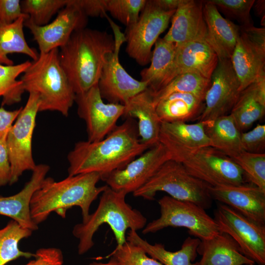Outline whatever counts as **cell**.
<instances>
[{"label":"cell","mask_w":265,"mask_h":265,"mask_svg":"<svg viewBox=\"0 0 265 265\" xmlns=\"http://www.w3.org/2000/svg\"><path fill=\"white\" fill-rule=\"evenodd\" d=\"M22 107L9 111L0 107V138L8 134L9 131L19 114Z\"/></svg>","instance_id":"obj_45"},{"label":"cell","mask_w":265,"mask_h":265,"mask_svg":"<svg viewBox=\"0 0 265 265\" xmlns=\"http://www.w3.org/2000/svg\"><path fill=\"white\" fill-rule=\"evenodd\" d=\"M175 11L164 10L153 0H146L137 21L127 27L126 51L139 65L144 66L150 62L152 48L168 27Z\"/></svg>","instance_id":"obj_11"},{"label":"cell","mask_w":265,"mask_h":265,"mask_svg":"<svg viewBox=\"0 0 265 265\" xmlns=\"http://www.w3.org/2000/svg\"><path fill=\"white\" fill-rule=\"evenodd\" d=\"M21 17L28 18L22 10L19 0H0V24H10Z\"/></svg>","instance_id":"obj_42"},{"label":"cell","mask_w":265,"mask_h":265,"mask_svg":"<svg viewBox=\"0 0 265 265\" xmlns=\"http://www.w3.org/2000/svg\"><path fill=\"white\" fill-rule=\"evenodd\" d=\"M161 143L170 152L171 159L182 163L190 175L210 186H237L246 182L240 167L230 157L212 146L189 149Z\"/></svg>","instance_id":"obj_6"},{"label":"cell","mask_w":265,"mask_h":265,"mask_svg":"<svg viewBox=\"0 0 265 265\" xmlns=\"http://www.w3.org/2000/svg\"><path fill=\"white\" fill-rule=\"evenodd\" d=\"M255 265V264H251V265Z\"/></svg>","instance_id":"obj_48"},{"label":"cell","mask_w":265,"mask_h":265,"mask_svg":"<svg viewBox=\"0 0 265 265\" xmlns=\"http://www.w3.org/2000/svg\"><path fill=\"white\" fill-rule=\"evenodd\" d=\"M204 101L194 94L176 92L159 101L155 106L161 122H186L197 120L204 109Z\"/></svg>","instance_id":"obj_27"},{"label":"cell","mask_w":265,"mask_h":265,"mask_svg":"<svg viewBox=\"0 0 265 265\" xmlns=\"http://www.w3.org/2000/svg\"><path fill=\"white\" fill-rule=\"evenodd\" d=\"M265 112V75L242 91L230 114L240 132L262 118Z\"/></svg>","instance_id":"obj_25"},{"label":"cell","mask_w":265,"mask_h":265,"mask_svg":"<svg viewBox=\"0 0 265 265\" xmlns=\"http://www.w3.org/2000/svg\"><path fill=\"white\" fill-rule=\"evenodd\" d=\"M197 253L202 257L198 265H246L255 263L241 252L228 235L219 233L211 238L201 240Z\"/></svg>","instance_id":"obj_24"},{"label":"cell","mask_w":265,"mask_h":265,"mask_svg":"<svg viewBox=\"0 0 265 265\" xmlns=\"http://www.w3.org/2000/svg\"><path fill=\"white\" fill-rule=\"evenodd\" d=\"M184 0H153L160 8L166 10H176Z\"/></svg>","instance_id":"obj_46"},{"label":"cell","mask_w":265,"mask_h":265,"mask_svg":"<svg viewBox=\"0 0 265 265\" xmlns=\"http://www.w3.org/2000/svg\"><path fill=\"white\" fill-rule=\"evenodd\" d=\"M0 97H1V96H0Z\"/></svg>","instance_id":"obj_49"},{"label":"cell","mask_w":265,"mask_h":265,"mask_svg":"<svg viewBox=\"0 0 265 265\" xmlns=\"http://www.w3.org/2000/svg\"><path fill=\"white\" fill-rule=\"evenodd\" d=\"M32 232L13 220L0 229V265H5L20 257H35V253L25 252L19 248L20 241L30 236Z\"/></svg>","instance_id":"obj_32"},{"label":"cell","mask_w":265,"mask_h":265,"mask_svg":"<svg viewBox=\"0 0 265 265\" xmlns=\"http://www.w3.org/2000/svg\"><path fill=\"white\" fill-rule=\"evenodd\" d=\"M146 0H106V11L129 27L138 20Z\"/></svg>","instance_id":"obj_37"},{"label":"cell","mask_w":265,"mask_h":265,"mask_svg":"<svg viewBox=\"0 0 265 265\" xmlns=\"http://www.w3.org/2000/svg\"><path fill=\"white\" fill-rule=\"evenodd\" d=\"M242 150L254 154H264L265 150V125H257L252 130L240 133Z\"/></svg>","instance_id":"obj_40"},{"label":"cell","mask_w":265,"mask_h":265,"mask_svg":"<svg viewBox=\"0 0 265 265\" xmlns=\"http://www.w3.org/2000/svg\"><path fill=\"white\" fill-rule=\"evenodd\" d=\"M149 148L140 142L134 120L127 118L101 140L76 143L67 156L68 175L96 172L101 177L123 168Z\"/></svg>","instance_id":"obj_1"},{"label":"cell","mask_w":265,"mask_h":265,"mask_svg":"<svg viewBox=\"0 0 265 265\" xmlns=\"http://www.w3.org/2000/svg\"><path fill=\"white\" fill-rule=\"evenodd\" d=\"M87 16H106V0H74Z\"/></svg>","instance_id":"obj_43"},{"label":"cell","mask_w":265,"mask_h":265,"mask_svg":"<svg viewBox=\"0 0 265 265\" xmlns=\"http://www.w3.org/2000/svg\"><path fill=\"white\" fill-rule=\"evenodd\" d=\"M230 60L240 92L265 75V28L240 26Z\"/></svg>","instance_id":"obj_13"},{"label":"cell","mask_w":265,"mask_h":265,"mask_svg":"<svg viewBox=\"0 0 265 265\" xmlns=\"http://www.w3.org/2000/svg\"><path fill=\"white\" fill-rule=\"evenodd\" d=\"M98 206L87 220L75 225L72 230L79 239L78 252L83 255L94 245L93 236L99 227L107 224L112 231L117 246L127 241L128 229L137 231L146 225V217L126 201L127 194L114 190L107 186L101 193Z\"/></svg>","instance_id":"obj_4"},{"label":"cell","mask_w":265,"mask_h":265,"mask_svg":"<svg viewBox=\"0 0 265 265\" xmlns=\"http://www.w3.org/2000/svg\"><path fill=\"white\" fill-rule=\"evenodd\" d=\"M210 85L211 80L193 72H185L175 77L159 91L152 93L149 90L155 106L161 100L176 92L190 93L205 99Z\"/></svg>","instance_id":"obj_33"},{"label":"cell","mask_w":265,"mask_h":265,"mask_svg":"<svg viewBox=\"0 0 265 265\" xmlns=\"http://www.w3.org/2000/svg\"><path fill=\"white\" fill-rule=\"evenodd\" d=\"M114 36L88 28L75 31L59 50V59L76 94L98 83L108 55L114 51Z\"/></svg>","instance_id":"obj_2"},{"label":"cell","mask_w":265,"mask_h":265,"mask_svg":"<svg viewBox=\"0 0 265 265\" xmlns=\"http://www.w3.org/2000/svg\"><path fill=\"white\" fill-rule=\"evenodd\" d=\"M28 18L21 17L8 24H0V64L11 65L12 60L8 57L11 53H21L36 60L39 53L29 47L24 32V23Z\"/></svg>","instance_id":"obj_31"},{"label":"cell","mask_w":265,"mask_h":265,"mask_svg":"<svg viewBox=\"0 0 265 265\" xmlns=\"http://www.w3.org/2000/svg\"><path fill=\"white\" fill-rule=\"evenodd\" d=\"M209 186L190 175L182 163L170 159L133 195L152 200L157 192L163 191L174 199L191 202L206 209L211 207L212 201Z\"/></svg>","instance_id":"obj_7"},{"label":"cell","mask_w":265,"mask_h":265,"mask_svg":"<svg viewBox=\"0 0 265 265\" xmlns=\"http://www.w3.org/2000/svg\"><path fill=\"white\" fill-rule=\"evenodd\" d=\"M203 5V1L184 0L173 15L171 26L163 38L176 47L193 40H206Z\"/></svg>","instance_id":"obj_20"},{"label":"cell","mask_w":265,"mask_h":265,"mask_svg":"<svg viewBox=\"0 0 265 265\" xmlns=\"http://www.w3.org/2000/svg\"><path fill=\"white\" fill-rule=\"evenodd\" d=\"M109 256L118 265H162L149 257L142 248L128 241L121 246H116Z\"/></svg>","instance_id":"obj_38"},{"label":"cell","mask_w":265,"mask_h":265,"mask_svg":"<svg viewBox=\"0 0 265 265\" xmlns=\"http://www.w3.org/2000/svg\"><path fill=\"white\" fill-rule=\"evenodd\" d=\"M68 0H24L21 1L23 13L34 24L42 26L50 23L53 16L64 8Z\"/></svg>","instance_id":"obj_35"},{"label":"cell","mask_w":265,"mask_h":265,"mask_svg":"<svg viewBox=\"0 0 265 265\" xmlns=\"http://www.w3.org/2000/svg\"><path fill=\"white\" fill-rule=\"evenodd\" d=\"M87 18L74 0H68L67 5L52 22L39 26L27 19L24 26L32 34L38 44L39 53L43 54L64 46L75 31L86 27Z\"/></svg>","instance_id":"obj_16"},{"label":"cell","mask_w":265,"mask_h":265,"mask_svg":"<svg viewBox=\"0 0 265 265\" xmlns=\"http://www.w3.org/2000/svg\"><path fill=\"white\" fill-rule=\"evenodd\" d=\"M88 265H118L116 262L112 258L107 263H93Z\"/></svg>","instance_id":"obj_47"},{"label":"cell","mask_w":265,"mask_h":265,"mask_svg":"<svg viewBox=\"0 0 265 265\" xmlns=\"http://www.w3.org/2000/svg\"><path fill=\"white\" fill-rule=\"evenodd\" d=\"M40 100L35 92L29 93L26 105L22 108L9 131L6 145L11 165L9 185L16 183L26 171H32L36 165L32 153V139Z\"/></svg>","instance_id":"obj_9"},{"label":"cell","mask_w":265,"mask_h":265,"mask_svg":"<svg viewBox=\"0 0 265 265\" xmlns=\"http://www.w3.org/2000/svg\"><path fill=\"white\" fill-rule=\"evenodd\" d=\"M240 92L239 83L230 59L218 60L198 122L210 121L229 114Z\"/></svg>","instance_id":"obj_17"},{"label":"cell","mask_w":265,"mask_h":265,"mask_svg":"<svg viewBox=\"0 0 265 265\" xmlns=\"http://www.w3.org/2000/svg\"><path fill=\"white\" fill-rule=\"evenodd\" d=\"M100 180L101 175L96 172L68 175L58 182L51 177L45 178L30 202L32 221L38 225L53 212L64 218L67 210L78 206L81 211L82 222L85 221L92 203L107 186H97Z\"/></svg>","instance_id":"obj_3"},{"label":"cell","mask_w":265,"mask_h":265,"mask_svg":"<svg viewBox=\"0 0 265 265\" xmlns=\"http://www.w3.org/2000/svg\"><path fill=\"white\" fill-rule=\"evenodd\" d=\"M113 29L115 47L103 68L98 85L102 98L109 103L126 105L132 97L148 88L146 82L134 79L120 63L119 52L124 42L125 35L110 20Z\"/></svg>","instance_id":"obj_12"},{"label":"cell","mask_w":265,"mask_h":265,"mask_svg":"<svg viewBox=\"0 0 265 265\" xmlns=\"http://www.w3.org/2000/svg\"><path fill=\"white\" fill-rule=\"evenodd\" d=\"M218 61L216 53L205 39L193 40L176 47L167 84L185 72H193L211 80Z\"/></svg>","instance_id":"obj_19"},{"label":"cell","mask_w":265,"mask_h":265,"mask_svg":"<svg viewBox=\"0 0 265 265\" xmlns=\"http://www.w3.org/2000/svg\"><path fill=\"white\" fill-rule=\"evenodd\" d=\"M27 60L16 65L0 64V95L2 106H10L20 102L25 92L22 81L17 80L31 64Z\"/></svg>","instance_id":"obj_34"},{"label":"cell","mask_w":265,"mask_h":265,"mask_svg":"<svg viewBox=\"0 0 265 265\" xmlns=\"http://www.w3.org/2000/svg\"><path fill=\"white\" fill-rule=\"evenodd\" d=\"M75 102L79 117L86 123L87 141L91 142L101 140L111 132L125 110L123 105L105 103L98 83L84 93L76 94Z\"/></svg>","instance_id":"obj_15"},{"label":"cell","mask_w":265,"mask_h":265,"mask_svg":"<svg viewBox=\"0 0 265 265\" xmlns=\"http://www.w3.org/2000/svg\"><path fill=\"white\" fill-rule=\"evenodd\" d=\"M59 49L40 54L20 78L25 91L39 95V112L56 111L67 117L76 94L62 69Z\"/></svg>","instance_id":"obj_5"},{"label":"cell","mask_w":265,"mask_h":265,"mask_svg":"<svg viewBox=\"0 0 265 265\" xmlns=\"http://www.w3.org/2000/svg\"><path fill=\"white\" fill-rule=\"evenodd\" d=\"M172 159L161 142L145 151L121 169L102 176L101 180L111 189L133 193L143 186L166 161Z\"/></svg>","instance_id":"obj_14"},{"label":"cell","mask_w":265,"mask_h":265,"mask_svg":"<svg viewBox=\"0 0 265 265\" xmlns=\"http://www.w3.org/2000/svg\"><path fill=\"white\" fill-rule=\"evenodd\" d=\"M34 259L24 265H62V251L56 247L41 248L35 252Z\"/></svg>","instance_id":"obj_41"},{"label":"cell","mask_w":265,"mask_h":265,"mask_svg":"<svg viewBox=\"0 0 265 265\" xmlns=\"http://www.w3.org/2000/svg\"><path fill=\"white\" fill-rule=\"evenodd\" d=\"M203 123L210 146L231 158L243 151L240 142L241 132L230 114Z\"/></svg>","instance_id":"obj_29"},{"label":"cell","mask_w":265,"mask_h":265,"mask_svg":"<svg viewBox=\"0 0 265 265\" xmlns=\"http://www.w3.org/2000/svg\"><path fill=\"white\" fill-rule=\"evenodd\" d=\"M203 2L206 41L216 53L218 60L230 59L239 34L240 26L224 18L212 4L207 0Z\"/></svg>","instance_id":"obj_22"},{"label":"cell","mask_w":265,"mask_h":265,"mask_svg":"<svg viewBox=\"0 0 265 265\" xmlns=\"http://www.w3.org/2000/svg\"><path fill=\"white\" fill-rule=\"evenodd\" d=\"M160 216L145 225L143 234L157 232L165 228L183 227L201 240L212 238L219 233L213 218L205 209L191 202L179 200L168 195L158 201Z\"/></svg>","instance_id":"obj_8"},{"label":"cell","mask_w":265,"mask_h":265,"mask_svg":"<svg viewBox=\"0 0 265 265\" xmlns=\"http://www.w3.org/2000/svg\"><path fill=\"white\" fill-rule=\"evenodd\" d=\"M126 238L127 241L142 248L148 255L162 265H198V262L193 263L197 257V248L201 241L198 238L187 237L181 248L174 252L166 250L160 243L150 244L135 231L129 230Z\"/></svg>","instance_id":"obj_26"},{"label":"cell","mask_w":265,"mask_h":265,"mask_svg":"<svg viewBox=\"0 0 265 265\" xmlns=\"http://www.w3.org/2000/svg\"><path fill=\"white\" fill-rule=\"evenodd\" d=\"M151 64L140 73L141 81L147 83L148 89L156 92L167 83V80L175 55L176 46L163 38H159L155 44Z\"/></svg>","instance_id":"obj_28"},{"label":"cell","mask_w":265,"mask_h":265,"mask_svg":"<svg viewBox=\"0 0 265 265\" xmlns=\"http://www.w3.org/2000/svg\"><path fill=\"white\" fill-rule=\"evenodd\" d=\"M231 159L240 167L246 179L265 191V153L242 151Z\"/></svg>","instance_id":"obj_36"},{"label":"cell","mask_w":265,"mask_h":265,"mask_svg":"<svg viewBox=\"0 0 265 265\" xmlns=\"http://www.w3.org/2000/svg\"><path fill=\"white\" fill-rule=\"evenodd\" d=\"M159 142L189 149L210 146L203 122L195 124L185 122H161Z\"/></svg>","instance_id":"obj_30"},{"label":"cell","mask_w":265,"mask_h":265,"mask_svg":"<svg viewBox=\"0 0 265 265\" xmlns=\"http://www.w3.org/2000/svg\"><path fill=\"white\" fill-rule=\"evenodd\" d=\"M214 215L220 233L230 236L243 254L255 264L265 265V224L222 203L218 205Z\"/></svg>","instance_id":"obj_10"},{"label":"cell","mask_w":265,"mask_h":265,"mask_svg":"<svg viewBox=\"0 0 265 265\" xmlns=\"http://www.w3.org/2000/svg\"><path fill=\"white\" fill-rule=\"evenodd\" d=\"M212 199L265 224V191L253 184L209 186Z\"/></svg>","instance_id":"obj_18"},{"label":"cell","mask_w":265,"mask_h":265,"mask_svg":"<svg viewBox=\"0 0 265 265\" xmlns=\"http://www.w3.org/2000/svg\"><path fill=\"white\" fill-rule=\"evenodd\" d=\"M219 10L240 22L243 26L253 25L250 11L254 0H209Z\"/></svg>","instance_id":"obj_39"},{"label":"cell","mask_w":265,"mask_h":265,"mask_svg":"<svg viewBox=\"0 0 265 265\" xmlns=\"http://www.w3.org/2000/svg\"><path fill=\"white\" fill-rule=\"evenodd\" d=\"M6 136L0 138V186L9 184L11 165L6 145Z\"/></svg>","instance_id":"obj_44"},{"label":"cell","mask_w":265,"mask_h":265,"mask_svg":"<svg viewBox=\"0 0 265 265\" xmlns=\"http://www.w3.org/2000/svg\"><path fill=\"white\" fill-rule=\"evenodd\" d=\"M123 116L136 118L140 142L151 148L159 142L161 122L157 114L151 93L147 88L124 105Z\"/></svg>","instance_id":"obj_23"},{"label":"cell","mask_w":265,"mask_h":265,"mask_svg":"<svg viewBox=\"0 0 265 265\" xmlns=\"http://www.w3.org/2000/svg\"><path fill=\"white\" fill-rule=\"evenodd\" d=\"M50 170L49 165L39 164L32 171L30 180L18 193L9 196H0V215L10 217L22 227L32 230L38 226L32 221L30 202L34 192L39 187Z\"/></svg>","instance_id":"obj_21"}]
</instances>
